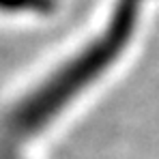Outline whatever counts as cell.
<instances>
[{
    "mask_svg": "<svg viewBox=\"0 0 159 159\" xmlns=\"http://www.w3.org/2000/svg\"><path fill=\"white\" fill-rule=\"evenodd\" d=\"M135 4L138 0H123V7H118L106 34L69 65H65L54 78L43 82L30 97H26L15 107L9 118V131L15 138H28L41 131L84 86H88L112 65L133 30Z\"/></svg>",
    "mask_w": 159,
    "mask_h": 159,
    "instance_id": "obj_1",
    "label": "cell"
},
{
    "mask_svg": "<svg viewBox=\"0 0 159 159\" xmlns=\"http://www.w3.org/2000/svg\"><path fill=\"white\" fill-rule=\"evenodd\" d=\"M52 0H0V11H28V13H50Z\"/></svg>",
    "mask_w": 159,
    "mask_h": 159,
    "instance_id": "obj_2",
    "label": "cell"
}]
</instances>
